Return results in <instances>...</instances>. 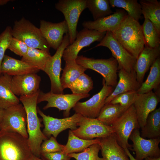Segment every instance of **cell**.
Returning <instances> with one entry per match:
<instances>
[{"instance_id": "45", "label": "cell", "mask_w": 160, "mask_h": 160, "mask_svg": "<svg viewBox=\"0 0 160 160\" xmlns=\"http://www.w3.org/2000/svg\"><path fill=\"white\" fill-rule=\"evenodd\" d=\"M4 110L0 108V124L2 121L3 117Z\"/></svg>"}, {"instance_id": "1", "label": "cell", "mask_w": 160, "mask_h": 160, "mask_svg": "<svg viewBox=\"0 0 160 160\" xmlns=\"http://www.w3.org/2000/svg\"><path fill=\"white\" fill-rule=\"evenodd\" d=\"M40 90L39 89L30 95L20 96L19 98L26 113L28 145L33 154L39 158L41 156V144L48 139L41 130L42 125L37 115V99Z\"/></svg>"}, {"instance_id": "7", "label": "cell", "mask_w": 160, "mask_h": 160, "mask_svg": "<svg viewBox=\"0 0 160 160\" xmlns=\"http://www.w3.org/2000/svg\"><path fill=\"white\" fill-rule=\"evenodd\" d=\"M55 8L63 15L68 28L70 44L76 39L79 17L87 8L86 0H60L55 4Z\"/></svg>"}, {"instance_id": "21", "label": "cell", "mask_w": 160, "mask_h": 160, "mask_svg": "<svg viewBox=\"0 0 160 160\" xmlns=\"http://www.w3.org/2000/svg\"><path fill=\"white\" fill-rule=\"evenodd\" d=\"M160 46L155 48L145 46L136 60L134 70L137 81L141 84L146 72L160 57Z\"/></svg>"}, {"instance_id": "12", "label": "cell", "mask_w": 160, "mask_h": 160, "mask_svg": "<svg viewBox=\"0 0 160 160\" xmlns=\"http://www.w3.org/2000/svg\"><path fill=\"white\" fill-rule=\"evenodd\" d=\"M70 44L69 36L67 33L64 36L62 43L55 54L51 57L43 71L49 77L51 84L50 91L54 93H64L60 81L61 59L64 50Z\"/></svg>"}, {"instance_id": "29", "label": "cell", "mask_w": 160, "mask_h": 160, "mask_svg": "<svg viewBox=\"0 0 160 160\" xmlns=\"http://www.w3.org/2000/svg\"><path fill=\"white\" fill-rule=\"evenodd\" d=\"M142 14L152 22L160 35V2L157 0H140Z\"/></svg>"}, {"instance_id": "40", "label": "cell", "mask_w": 160, "mask_h": 160, "mask_svg": "<svg viewBox=\"0 0 160 160\" xmlns=\"http://www.w3.org/2000/svg\"><path fill=\"white\" fill-rule=\"evenodd\" d=\"M64 145H61L57 142L56 138L51 136L42 143L41 146V153H53L62 151Z\"/></svg>"}, {"instance_id": "17", "label": "cell", "mask_w": 160, "mask_h": 160, "mask_svg": "<svg viewBox=\"0 0 160 160\" xmlns=\"http://www.w3.org/2000/svg\"><path fill=\"white\" fill-rule=\"evenodd\" d=\"M41 80V77L36 73L13 76L11 88L16 96L30 95L39 90Z\"/></svg>"}, {"instance_id": "24", "label": "cell", "mask_w": 160, "mask_h": 160, "mask_svg": "<svg viewBox=\"0 0 160 160\" xmlns=\"http://www.w3.org/2000/svg\"><path fill=\"white\" fill-rule=\"evenodd\" d=\"M40 70L25 62L5 55L1 67L2 74H6L11 76L30 73H36Z\"/></svg>"}, {"instance_id": "13", "label": "cell", "mask_w": 160, "mask_h": 160, "mask_svg": "<svg viewBox=\"0 0 160 160\" xmlns=\"http://www.w3.org/2000/svg\"><path fill=\"white\" fill-rule=\"evenodd\" d=\"M37 111L41 117L44 126L42 132L48 138L52 135L56 138L61 132L67 129H76L83 116L75 113L73 115L62 119H58L47 116L37 107Z\"/></svg>"}, {"instance_id": "11", "label": "cell", "mask_w": 160, "mask_h": 160, "mask_svg": "<svg viewBox=\"0 0 160 160\" xmlns=\"http://www.w3.org/2000/svg\"><path fill=\"white\" fill-rule=\"evenodd\" d=\"M103 87L98 93L84 102H78L73 108L75 113L84 117L97 118L105 104V100L113 91V87L107 85L103 78Z\"/></svg>"}, {"instance_id": "37", "label": "cell", "mask_w": 160, "mask_h": 160, "mask_svg": "<svg viewBox=\"0 0 160 160\" xmlns=\"http://www.w3.org/2000/svg\"><path fill=\"white\" fill-rule=\"evenodd\" d=\"M100 150L99 143L93 144L84 150L78 153H73L68 154L71 158L76 160H103L102 158L98 156Z\"/></svg>"}, {"instance_id": "18", "label": "cell", "mask_w": 160, "mask_h": 160, "mask_svg": "<svg viewBox=\"0 0 160 160\" xmlns=\"http://www.w3.org/2000/svg\"><path fill=\"white\" fill-rule=\"evenodd\" d=\"M39 28L50 48L55 50H57L62 43L64 34L68 33V31L65 20L53 23L41 20Z\"/></svg>"}, {"instance_id": "47", "label": "cell", "mask_w": 160, "mask_h": 160, "mask_svg": "<svg viewBox=\"0 0 160 160\" xmlns=\"http://www.w3.org/2000/svg\"><path fill=\"white\" fill-rule=\"evenodd\" d=\"M30 160H46L44 159H41L40 158L37 157L33 155Z\"/></svg>"}, {"instance_id": "46", "label": "cell", "mask_w": 160, "mask_h": 160, "mask_svg": "<svg viewBox=\"0 0 160 160\" xmlns=\"http://www.w3.org/2000/svg\"><path fill=\"white\" fill-rule=\"evenodd\" d=\"M10 1V0H0V5H3Z\"/></svg>"}, {"instance_id": "8", "label": "cell", "mask_w": 160, "mask_h": 160, "mask_svg": "<svg viewBox=\"0 0 160 160\" xmlns=\"http://www.w3.org/2000/svg\"><path fill=\"white\" fill-rule=\"evenodd\" d=\"M27 124L25 109L23 105L19 103L4 110L0 130L16 132L28 139Z\"/></svg>"}, {"instance_id": "3", "label": "cell", "mask_w": 160, "mask_h": 160, "mask_svg": "<svg viewBox=\"0 0 160 160\" xmlns=\"http://www.w3.org/2000/svg\"><path fill=\"white\" fill-rule=\"evenodd\" d=\"M33 155L28 139L16 132L0 130V160H30Z\"/></svg>"}, {"instance_id": "22", "label": "cell", "mask_w": 160, "mask_h": 160, "mask_svg": "<svg viewBox=\"0 0 160 160\" xmlns=\"http://www.w3.org/2000/svg\"><path fill=\"white\" fill-rule=\"evenodd\" d=\"M99 139L103 160H130L124 148L118 143L114 133Z\"/></svg>"}, {"instance_id": "26", "label": "cell", "mask_w": 160, "mask_h": 160, "mask_svg": "<svg viewBox=\"0 0 160 160\" xmlns=\"http://www.w3.org/2000/svg\"><path fill=\"white\" fill-rule=\"evenodd\" d=\"M140 136L144 138L160 137V108L156 109L148 116L145 124L141 128Z\"/></svg>"}, {"instance_id": "39", "label": "cell", "mask_w": 160, "mask_h": 160, "mask_svg": "<svg viewBox=\"0 0 160 160\" xmlns=\"http://www.w3.org/2000/svg\"><path fill=\"white\" fill-rule=\"evenodd\" d=\"M12 31L11 27L8 26L0 34V76L2 74L1 67L5 52L8 49L12 37Z\"/></svg>"}, {"instance_id": "16", "label": "cell", "mask_w": 160, "mask_h": 160, "mask_svg": "<svg viewBox=\"0 0 160 160\" xmlns=\"http://www.w3.org/2000/svg\"><path fill=\"white\" fill-rule=\"evenodd\" d=\"M140 134L139 129H135L129 138L133 143L131 150L135 153V158L137 160H144L148 157H160V137L147 139L142 137Z\"/></svg>"}, {"instance_id": "42", "label": "cell", "mask_w": 160, "mask_h": 160, "mask_svg": "<svg viewBox=\"0 0 160 160\" xmlns=\"http://www.w3.org/2000/svg\"><path fill=\"white\" fill-rule=\"evenodd\" d=\"M41 157L46 160H70L68 154L59 151L53 153H41Z\"/></svg>"}, {"instance_id": "30", "label": "cell", "mask_w": 160, "mask_h": 160, "mask_svg": "<svg viewBox=\"0 0 160 160\" xmlns=\"http://www.w3.org/2000/svg\"><path fill=\"white\" fill-rule=\"evenodd\" d=\"M99 140V138L91 140L80 138L75 136L72 131L70 130L68 132L67 143L64 145L62 151L67 154L81 152L90 145L98 143Z\"/></svg>"}, {"instance_id": "5", "label": "cell", "mask_w": 160, "mask_h": 160, "mask_svg": "<svg viewBox=\"0 0 160 160\" xmlns=\"http://www.w3.org/2000/svg\"><path fill=\"white\" fill-rule=\"evenodd\" d=\"M75 61L81 66L100 74L107 85L113 87L116 86L118 64L113 57L107 59H95L82 55L78 56Z\"/></svg>"}, {"instance_id": "15", "label": "cell", "mask_w": 160, "mask_h": 160, "mask_svg": "<svg viewBox=\"0 0 160 160\" xmlns=\"http://www.w3.org/2000/svg\"><path fill=\"white\" fill-rule=\"evenodd\" d=\"M106 32L84 28L77 32L74 41L64 50L62 56L63 60L65 61L75 60L82 49L95 41H100Z\"/></svg>"}, {"instance_id": "33", "label": "cell", "mask_w": 160, "mask_h": 160, "mask_svg": "<svg viewBox=\"0 0 160 160\" xmlns=\"http://www.w3.org/2000/svg\"><path fill=\"white\" fill-rule=\"evenodd\" d=\"M86 5L91 12L94 21L113 13L108 0H86Z\"/></svg>"}, {"instance_id": "32", "label": "cell", "mask_w": 160, "mask_h": 160, "mask_svg": "<svg viewBox=\"0 0 160 160\" xmlns=\"http://www.w3.org/2000/svg\"><path fill=\"white\" fill-rule=\"evenodd\" d=\"M126 110L119 104L109 103L105 104L97 118L105 125L111 126Z\"/></svg>"}, {"instance_id": "19", "label": "cell", "mask_w": 160, "mask_h": 160, "mask_svg": "<svg viewBox=\"0 0 160 160\" xmlns=\"http://www.w3.org/2000/svg\"><path fill=\"white\" fill-rule=\"evenodd\" d=\"M160 96L152 91L143 94H137L133 105L140 128L145 124L149 113L156 109L160 101Z\"/></svg>"}, {"instance_id": "14", "label": "cell", "mask_w": 160, "mask_h": 160, "mask_svg": "<svg viewBox=\"0 0 160 160\" xmlns=\"http://www.w3.org/2000/svg\"><path fill=\"white\" fill-rule=\"evenodd\" d=\"M78 126L76 129L72 131L75 136L84 140L103 138L114 133L111 126L105 125L97 118L83 116Z\"/></svg>"}, {"instance_id": "44", "label": "cell", "mask_w": 160, "mask_h": 160, "mask_svg": "<svg viewBox=\"0 0 160 160\" xmlns=\"http://www.w3.org/2000/svg\"><path fill=\"white\" fill-rule=\"evenodd\" d=\"M144 160H160V157H148Z\"/></svg>"}, {"instance_id": "23", "label": "cell", "mask_w": 160, "mask_h": 160, "mask_svg": "<svg viewBox=\"0 0 160 160\" xmlns=\"http://www.w3.org/2000/svg\"><path fill=\"white\" fill-rule=\"evenodd\" d=\"M119 81L115 88L105 100V104L109 103L117 95L129 91H137L141 84L137 81L135 70L128 72L123 69L119 70Z\"/></svg>"}, {"instance_id": "34", "label": "cell", "mask_w": 160, "mask_h": 160, "mask_svg": "<svg viewBox=\"0 0 160 160\" xmlns=\"http://www.w3.org/2000/svg\"><path fill=\"white\" fill-rule=\"evenodd\" d=\"M111 7L124 9L129 16L138 21L142 14L141 5L137 0H109Z\"/></svg>"}, {"instance_id": "6", "label": "cell", "mask_w": 160, "mask_h": 160, "mask_svg": "<svg viewBox=\"0 0 160 160\" xmlns=\"http://www.w3.org/2000/svg\"><path fill=\"white\" fill-rule=\"evenodd\" d=\"M111 126L119 144L124 149L127 148L131 149V145L128 143L129 137L134 129L140 128L133 105L125 111Z\"/></svg>"}, {"instance_id": "36", "label": "cell", "mask_w": 160, "mask_h": 160, "mask_svg": "<svg viewBox=\"0 0 160 160\" xmlns=\"http://www.w3.org/2000/svg\"><path fill=\"white\" fill-rule=\"evenodd\" d=\"M93 83L91 78L84 73L81 74L77 79L70 85V89L73 94L84 95L93 88Z\"/></svg>"}, {"instance_id": "27", "label": "cell", "mask_w": 160, "mask_h": 160, "mask_svg": "<svg viewBox=\"0 0 160 160\" xmlns=\"http://www.w3.org/2000/svg\"><path fill=\"white\" fill-rule=\"evenodd\" d=\"M160 57H158L150 68L147 78L143 82L137 91L138 94H143L154 90L155 92L160 90Z\"/></svg>"}, {"instance_id": "41", "label": "cell", "mask_w": 160, "mask_h": 160, "mask_svg": "<svg viewBox=\"0 0 160 160\" xmlns=\"http://www.w3.org/2000/svg\"><path fill=\"white\" fill-rule=\"evenodd\" d=\"M28 48L24 42L12 37L8 49L16 54L23 57L26 54Z\"/></svg>"}, {"instance_id": "28", "label": "cell", "mask_w": 160, "mask_h": 160, "mask_svg": "<svg viewBox=\"0 0 160 160\" xmlns=\"http://www.w3.org/2000/svg\"><path fill=\"white\" fill-rule=\"evenodd\" d=\"M65 65L60 81L62 87L64 90L74 81L87 69L77 64L75 60L65 61Z\"/></svg>"}, {"instance_id": "38", "label": "cell", "mask_w": 160, "mask_h": 160, "mask_svg": "<svg viewBox=\"0 0 160 160\" xmlns=\"http://www.w3.org/2000/svg\"><path fill=\"white\" fill-rule=\"evenodd\" d=\"M137 94V91H136L125 92L117 95L110 103L119 104L127 110L133 104Z\"/></svg>"}, {"instance_id": "2", "label": "cell", "mask_w": 160, "mask_h": 160, "mask_svg": "<svg viewBox=\"0 0 160 160\" xmlns=\"http://www.w3.org/2000/svg\"><path fill=\"white\" fill-rule=\"evenodd\" d=\"M112 33L122 47L137 59L145 45L139 22L127 15Z\"/></svg>"}, {"instance_id": "9", "label": "cell", "mask_w": 160, "mask_h": 160, "mask_svg": "<svg viewBox=\"0 0 160 160\" xmlns=\"http://www.w3.org/2000/svg\"><path fill=\"white\" fill-rule=\"evenodd\" d=\"M90 94H57L50 91L44 93L40 90L37 99V104L47 101L46 105L43 108L44 110L50 108H56L59 111L63 110L65 117L69 116L70 111L77 103L80 100L89 97Z\"/></svg>"}, {"instance_id": "20", "label": "cell", "mask_w": 160, "mask_h": 160, "mask_svg": "<svg viewBox=\"0 0 160 160\" xmlns=\"http://www.w3.org/2000/svg\"><path fill=\"white\" fill-rule=\"evenodd\" d=\"M127 15L125 11L117 9L112 14L95 21L84 22V28L94 30L100 32H113Z\"/></svg>"}, {"instance_id": "43", "label": "cell", "mask_w": 160, "mask_h": 160, "mask_svg": "<svg viewBox=\"0 0 160 160\" xmlns=\"http://www.w3.org/2000/svg\"><path fill=\"white\" fill-rule=\"evenodd\" d=\"M124 149L129 157L130 160H137L132 156L127 148H126Z\"/></svg>"}, {"instance_id": "31", "label": "cell", "mask_w": 160, "mask_h": 160, "mask_svg": "<svg viewBox=\"0 0 160 160\" xmlns=\"http://www.w3.org/2000/svg\"><path fill=\"white\" fill-rule=\"evenodd\" d=\"M51 56L49 52L29 47L26 54L22 57L21 60L43 71Z\"/></svg>"}, {"instance_id": "10", "label": "cell", "mask_w": 160, "mask_h": 160, "mask_svg": "<svg viewBox=\"0 0 160 160\" xmlns=\"http://www.w3.org/2000/svg\"><path fill=\"white\" fill-rule=\"evenodd\" d=\"M106 47L110 50L118 64V70L128 72L134 70L136 59L126 50L115 38L112 33L106 32L104 37L95 47Z\"/></svg>"}, {"instance_id": "25", "label": "cell", "mask_w": 160, "mask_h": 160, "mask_svg": "<svg viewBox=\"0 0 160 160\" xmlns=\"http://www.w3.org/2000/svg\"><path fill=\"white\" fill-rule=\"evenodd\" d=\"M12 76L6 74L0 76V108L4 110L19 103L20 100L10 87Z\"/></svg>"}, {"instance_id": "4", "label": "cell", "mask_w": 160, "mask_h": 160, "mask_svg": "<svg viewBox=\"0 0 160 160\" xmlns=\"http://www.w3.org/2000/svg\"><path fill=\"white\" fill-rule=\"evenodd\" d=\"M12 33L13 37L22 41L28 47L49 52L50 48L40 28L25 18L15 22Z\"/></svg>"}, {"instance_id": "35", "label": "cell", "mask_w": 160, "mask_h": 160, "mask_svg": "<svg viewBox=\"0 0 160 160\" xmlns=\"http://www.w3.org/2000/svg\"><path fill=\"white\" fill-rule=\"evenodd\" d=\"M144 20L141 25L145 45L151 48L160 46V35L156 31L152 22L145 15Z\"/></svg>"}]
</instances>
